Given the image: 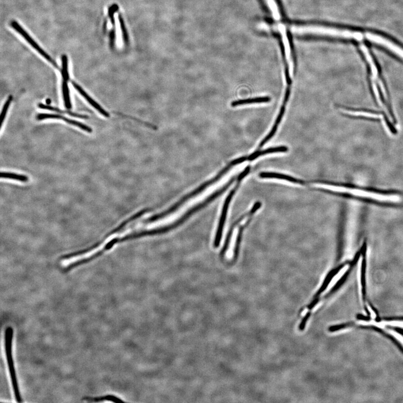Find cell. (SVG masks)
<instances>
[{"label": "cell", "instance_id": "21", "mask_svg": "<svg viewBox=\"0 0 403 403\" xmlns=\"http://www.w3.org/2000/svg\"><path fill=\"white\" fill-rule=\"evenodd\" d=\"M368 309L369 310V312L371 315L372 318H375L376 317V314L374 312L373 310L372 309L370 306H368Z\"/></svg>", "mask_w": 403, "mask_h": 403}, {"label": "cell", "instance_id": "17", "mask_svg": "<svg viewBox=\"0 0 403 403\" xmlns=\"http://www.w3.org/2000/svg\"><path fill=\"white\" fill-rule=\"evenodd\" d=\"M62 89L64 106H66L67 109H70L72 107V105L70 99V90H69L68 83L67 82H64V81L63 83Z\"/></svg>", "mask_w": 403, "mask_h": 403}, {"label": "cell", "instance_id": "2", "mask_svg": "<svg viewBox=\"0 0 403 403\" xmlns=\"http://www.w3.org/2000/svg\"><path fill=\"white\" fill-rule=\"evenodd\" d=\"M312 32L314 36L339 38L359 41L366 40L372 43L382 46L384 44L386 41V37L376 33L370 32L363 33L353 31L351 30L318 24H314L313 26Z\"/></svg>", "mask_w": 403, "mask_h": 403}, {"label": "cell", "instance_id": "6", "mask_svg": "<svg viewBox=\"0 0 403 403\" xmlns=\"http://www.w3.org/2000/svg\"><path fill=\"white\" fill-rule=\"evenodd\" d=\"M42 118L43 120H47V119H57V120H62L67 124L72 126L78 127V128L83 129L84 131L88 133H91L93 130L90 127L83 124L82 122H79L75 120H71L67 118H65L61 115L56 114H48L43 113L42 114Z\"/></svg>", "mask_w": 403, "mask_h": 403}, {"label": "cell", "instance_id": "5", "mask_svg": "<svg viewBox=\"0 0 403 403\" xmlns=\"http://www.w3.org/2000/svg\"><path fill=\"white\" fill-rule=\"evenodd\" d=\"M11 25L13 28L16 30V31L21 34V35L24 38V39L28 42V43L32 46V47L36 50V51L43 56L44 58L47 60L48 62L51 63L54 66L57 68H59L58 65L57 64L55 61H54L51 56L48 55L43 49H42L39 45L36 43L33 38L30 37L28 33H26L25 30L22 28L21 25L19 24L16 21H12L11 22Z\"/></svg>", "mask_w": 403, "mask_h": 403}, {"label": "cell", "instance_id": "7", "mask_svg": "<svg viewBox=\"0 0 403 403\" xmlns=\"http://www.w3.org/2000/svg\"><path fill=\"white\" fill-rule=\"evenodd\" d=\"M358 324L362 325H373L379 328H385V327H395L403 329V320H383L382 321L360 320Z\"/></svg>", "mask_w": 403, "mask_h": 403}, {"label": "cell", "instance_id": "14", "mask_svg": "<svg viewBox=\"0 0 403 403\" xmlns=\"http://www.w3.org/2000/svg\"><path fill=\"white\" fill-rule=\"evenodd\" d=\"M38 107L42 109L54 111V112H58L60 113H66L70 115L72 117H74L82 119H88L89 117L85 116V115L80 114L74 112H70V111L62 110L58 108V107H53L50 105H43V104H39Z\"/></svg>", "mask_w": 403, "mask_h": 403}, {"label": "cell", "instance_id": "19", "mask_svg": "<svg viewBox=\"0 0 403 403\" xmlns=\"http://www.w3.org/2000/svg\"><path fill=\"white\" fill-rule=\"evenodd\" d=\"M12 96H10V97H9V98H7V101L4 104V105H3L2 109V112L1 113V118H0V121H1V127L3 124V122H4L5 120L7 112H8V110L10 106L11 102H12Z\"/></svg>", "mask_w": 403, "mask_h": 403}, {"label": "cell", "instance_id": "20", "mask_svg": "<svg viewBox=\"0 0 403 403\" xmlns=\"http://www.w3.org/2000/svg\"><path fill=\"white\" fill-rule=\"evenodd\" d=\"M386 332L395 338L403 347V336L401 333L390 329H386Z\"/></svg>", "mask_w": 403, "mask_h": 403}, {"label": "cell", "instance_id": "16", "mask_svg": "<svg viewBox=\"0 0 403 403\" xmlns=\"http://www.w3.org/2000/svg\"><path fill=\"white\" fill-rule=\"evenodd\" d=\"M1 178L17 180V181L21 182H27L29 181L28 176L10 172H2L1 173Z\"/></svg>", "mask_w": 403, "mask_h": 403}, {"label": "cell", "instance_id": "13", "mask_svg": "<svg viewBox=\"0 0 403 403\" xmlns=\"http://www.w3.org/2000/svg\"><path fill=\"white\" fill-rule=\"evenodd\" d=\"M82 401H86L87 402H102L104 401H110L114 403L124 402L120 398H119L114 395H107L105 396H101L97 397H85L82 399Z\"/></svg>", "mask_w": 403, "mask_h": 403}, {"label": "cell", "instance_id": "15", "mask_svg": "<svg viewBox=\"0 0 403 403\" xmlns=\"http://www.w3.org/2000/svg\"><path fill=\"white\" fill-rule=\"evenodd\" d=\"M345 110L347 112L346 114L350 115V116H352L363 117L372 119H380V120L382 118V115L380 114L364 112V111H356L349 109Z\"/></svg>", "mask_w": 403, "mask_h": 403}, {"label": "cell", "instance_id": "10", "mask_svg": "<svg viewBox=\"0 0 403 403\" xmlns=\"http://www.w3.org/2000/svg\"><path fill=\"white\" fill-rule=\"evenodd\" d=\"M285 109L286 105L283 104V105L281 107V110H280L277 119H276L275 124L273 127V128H272L271 131L270 132V133H269L268 135L264 138V139L262 142H261V143L259 146V148L263 147V146L265 144H266L269 140L271 139V138L275 135L276 131H277V129L278 127V126L280 124V122H281L282 119L283 118V115L284 114H285Z\"/></svg>", "mask_w": 403, "mask_h": 403}, {"label": "cell", "instance_id": "9", "mask_svg": "<svg viewBox=\"0 0 403 403\" xmlns=\"http://www.w3.org/2000/svg\"><path fill=\"white\" fill-rule=\"evenodd\" d=\"M289 150V148L285 146H281V147H277L275 148H271L262 151H256L248 157V160L249 161H253L258 157L264 155L270 154V153H277V152H286Z\"/></svg>", "mask_w": 403, "mask_h": 403}, {"label": "cell", "instance_id": "12", "mask_svg": "<svg viewBox=\"0 0 403 403\" xmlns=\"http://www.w3.org/2000/svg\"><path fill=\"white\" fill-rule=\"evenodd\" d=\"M271 99L270 97H258L234 101L232 103L231 106L233 107H235L239 106L252 105V104L255 103H268L271 102Z\"/></svg>", "mask_w": 403, "mask_h": 403}, {"label": "cell", "instance_id": "1", "mask_svg": "<svg viewBox=\"0 0 403 403\" xmlns=\"http://www.w3.org/2000/svg\"><path fill=\"white\" fill-rule=\"evenodd\" d=\"M325 185L331 186L332 189L323 190L322 191H330L335 193L350 195V196L368 199L385 203H400L403 201L401 195L395 193H383L379 191L352 187L324 180Z\"/></svg>", "mask_w": 403, "mask_h": 403}, {"label": "cell", "instance_id": "18", "mask_svg": "<svg viewBox=\"0 0 403 403\" xmlns=\"http://www.w3.org/2000/svg\"><path fill=\"white\" fill-rule=\"evenodd\" d=\"M61 61H62V71H61V74H62L63 79L64 82H68V81L70 79V76H69L68 72L67 56L65 55H63Z\"/></svg>", "mask_w": 403, "mask_h": 403}, {"label": "cell", "instance_id": "8", "mask_svg": "<svg viewBox=\"0 0 403 403\" xmlns=\"http://www.w3.org/2000/svg\"><path fill=\"white\" fill-rule=\"evenodd\" d=\"M72 85L75 88V89L78 91L84 98H85L86 101L89 103L90 105L94 107V108L98 111L99 113H101L103 115V116L106 118H109L110 117V114L109 113L106 112L105 109H103V107L100 106L97 102H95L94 99H92V98H91L90 96L84 90L83 88L78 85V84L72 82Z\"/></svg>", "mask_w": 403, "mask_h": 403}, {"label": "cell", "instance_id": "4", "mask_svg": "<svg viewBox=\"0 0 403 403\" xmlns=\"http://www.w3.org/2000/svg\"><path fill=\"white\" fill-rule=\"evenodd\" d=\"M249 171H250V168L247 167V168H245V170L241 172V173L239 175V176H238L237 183L236 184V186L231 191V192H230V194L228 195V197L226 198L225 204L223 207V210H222L219 225H218V227L216 239H215L214 241L215 247H218V245H219L220 244V242L222 236V230H223L224 225L226 220V215H227L230 203V202H231L233 195H234V194H235L236 191L237 190V188H239V186H240L242 180H243L244 178H245V176L247 175Z\"/></svg>", "mask_w": 403, "mask_h": 403}, {"label": "cell", "instance_id": "3", "mask_svg": "<svg viewBox=\"0 0 403 403\" xmlns=\"http://www.w3.org/2000/svg\"><path fill=\"white\" fill-rule=\"evenodd\" d=\"M14 335V330L11 327H7L5 331V348L6 357L8 365L11 383L13 387L15 397L17 402H22L19 390L16 371H15L14 362L12 352V344Z\"/></svg>", "mask_w": 403, "mask_h": 403}, {"label": "cell", "instance_id": "22", "mask_svg": "<svg viewBox=\"0 0 403 403\" xmlns=\"http://www.w3.org/2000/svg\"><path fill=\"white\" fill-rule=\"evenodd\" d=\"M46 103H47V105H50V104L51 103V100L49 99H47V101H46Z\"/></svg>", "mask_w": 403, "mask_h": 403}, {"label": "cell", "instance_id": "11", "mask_svg": "<svg viewBox=\"0 0 403 403\" xmlns=\"http://www.w3.org/2000/svg\"><path fill=\"white\" fill-rule=\"evenodd\" d=\"M259 176L262 178H276L286 180V181L298 184L299 179L295 178L293 176L289 175L277 173V172H261Z\"/></svg>", "mask_w": 403, "mask_h": 403}]
</instances>
